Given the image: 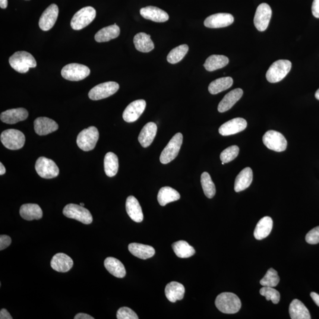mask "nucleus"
<instances>
[{
    "mask_svg": "<svg viewBox=\"0 0 319 319\" xmlns=\"http://www.w3.org/2000/svg\"><path fill=\"white\" fill-rule=\"evenodd\" d=\"M216 307L226 314H235L241 308V302L237 296L232 293H220L215 301Z\"/></svg>",
    "mask_w": 319,
    "mask_h": 319,
    "instance_id": "1",
    "label": "nucleus"
},
{
    "mask_svg": "<svg viewBox=\"0 0 319 319\" xmlns=\"http://www.w3.org/2000/svg\"><path fill=\"white\" fill-rule=\"evenodd\" d=\"M9 64L18 73H26L30 68H36L37 62L32 55L26 51H18L9 58Z\"/></svg>",
    "mask_w": 319,
    "mask_h": 319,
    "instance_id": "2",
    "label": "nucleus"
},
{
    "mask_svg": "<svg viewBox=\"0 0 319 319\" xmlns=\"http://www.w3.org/2000/svg\"><path fill=\"white\" fill-rule=\"evenodd\" d=\"M292 62L288 60H279L271 65L267 72L266 78L270 83L282 81L292 69Z\"/></svg>",
    "mask_w": 319,
    "mask_h": 319,
    "instance_id": "3",
    "label": "nucleus"
},
{
    "mask_svg": "<svg viewBox=\"0 0 319 319\" xmlns=\"http://www.w3.org/2000/svg\"><path fill=\"white\" fill-rule=\"evenodd\" d=\"M99 139V132L94 126L84 129L77 137V144L81 150L85 151L93 150L96 146Z\"/></svg>",
    "mask_w": 319,
    "mask_h": 319,
    "instance_id": "4",
    "label": "nucleus"
},
{
    "mask_svg": "<svg viewBox=\"0 0 319 319\" xmlns=\"http://www.w3.org/2000/svg\"><path fill=\"white\" fill-rule=\"evenodd\" d=\"M26 138L23 132L17 129H9L1 134V141L8 149L16 150L24 146Z\"/></svg>",
    "mask_w": 319,
    "mask_h": 319,
    "instance_id": "5",
    "label": "nucleus"
},
{
    "mask_svg": "<svg viewBox=\"0 0 319 319\" xmlns=\"http://www.w3.org/2000/svg\"><path fill=\"white\" fill-rule=\"evenodd\" d=\"M96 17V9L93 7H85L79 10L72 17L71 26L75 30H80L86 27Z\"/></svg>",
    "mask_w": 319,
    "mask_h": 319,
    "instance_id": "6",
    "label": "nucleus"
},
{
    "mask_svg": "<svg viewBox=\"0 0 319 319\" xmlns=\"http://www.w3.org/2000/svg\"><path fill=\"white\" fill-rule=\"evenodd\" d=\"M182 143L183 135L181 133L179 132L174 135L161 154L160 162L166 164L175 159L178 155Z\"/></svg>",
    "mask_w": 319,
    "mask_h": 319,
    "instance_id": "7",
    "label": "nucleus"
},
{
    "mask_svg": "<svg viewBox=\"0 0 319 319\" xmlns=\"http://www.w3.org/2000/svg\"><path fill=\"white\" fill-rule=\"evenodd\" d=\"M90 72V68L87 66L79 64H70L63 68L61 75L66 80L80 81L88 77Z\"/></svg>",
    "mask_w": 319,
    "mask_h": 319,
    "instance_id": "8",
    "label": "nucleus"
},
{
    "mask_svg": "<svg viewBox=\"0 0 319 319\" xmlns=\"http://www.w3.org/2000/svg\"><path fill=\"white\" fill-rule=\"evenodd\" d=\"M63 213L69 218L77 220L87 225L93 221V217L90 212L81 205L68 204L64 208Z\"/></svg>",
    "mask_w": 319,
    "mask_h": 319,
    "instance_id": "9",
    "label": "nucleus"
},
{
    "mask_svg": "<svg viewBox=\"0 0 319 319\" xmlns=\"http://www.w3.org/2000/svg\"><path fill=\"white\" fill-rule=\"evenodd\" d=\"M35 169L38 175L43 179L55 178L59 174V169L56 163L45 157H40L37 160Z\"/></svg>",
    "mask_w": 319,
    "mask_h": 319,
    "instance_id": "10",
    "label": "nucleus"
},
{
    "mask_svg": "<svg viewBox=\"0 0 319 319\" xmlns=\"http://www.w3.org/2000/svg\"><path fill=\"white\" fill-rule=\"evenodd\" d=\"M119 84L115 82L100 84L91 89L88 94L91 100L97 101L106 99L115 94L119 90Z\"/></svg>",
    "mask_w": 319,
    "mask_h": 319,
    "instance_id": "11",
    "label": "nucleus"
},
{
    "mask_svg": "<svg viewBox=\"0 0 319 319\" xmlns=\"http://www.w3.org/2000/svg\"><path fill=\"white\" fill-rule=\"evenodd\" d=\"M265 146L271 150L282 152L285 151L287 141L284 135L280 132L270 130L266 132L263 138Z\"/></svg>",
    "mask_w": 319,
    "mask_h": 319,
    "instance_id": "12",
    "label": "nucleus"
},
{
    "mask_svg": "<svg viewBox=\"0 0 319 319\" xmlns=\"http://www.w3.org/2000/svg\"><path fill=\"white\" fill-rule=\"evenodd\" d=\"M272 10L270 6L267 3H262L256 10L254 18V23L258 31H264L266 30L269 25Z\"/></svg>",
    "mask_w": 319,
    "mask_h": 319,
    "instance_id": "13",
    "label": "nucleus"
},
{
    "mask_svg": "<svg viewBox=\"0 0 319 319\" xmlns=\"http://www.w3.org/2000/svg\"><path fill=\"white\" fill-rule=\"evenodd\" d=\"M146 102L143 100L133 101L127 106L123 112L122 117L127 122L136 121L146 109Z\"/></svg>",
    "mask_w": 319,
    "mask_h": 319,
    "instance_id": "14",
    "label": "nucleus"
},
{
    "mask_svg": "<svg viewBox=\"0 0 319 319\" xmlns=\"http://www.w3.org/2000/svg\"><path fill=\"white\" fill-rule=\"evenodd\" d=\"M59 15L58 5L52 4L43 12L40 18L39 25L41 30L49 31L54 26Z\"/></svg>",
    "mask_w": 319,
    "mask_h": 319,
    "instance_id": "15",
    "label": "nucleus"
},
{
    "mask_svg": "<svg viewBox=\"0 0 319 319\" xmlns=\"http://www.w3.org/2000/svg\"><path fill=\"white\" fill-rule=\"evenodd\" d=\"M234 21L232 14L217 13L208 17L204 21L205 26L211 28H222L230 26Z\"/></svg>",
    "mask_w": 319,
    "mask_h": 319,
    "instance_id": "16",
    "label": "nucleus"
},
{
    "mask_svg": "<svg viewBox=\"0 0 319 319\" xmlns=\"http://www.w3.org/2000/svg\"><path fill=\"white\" fill-rule=\"evenodd\" d=\"M247 126V122L242 118H233L224 123L219 128V132L223 136H228L244 131Z\"/></svg>",
    "mask_w": 319,
    "mask_h": 319,
    "instance_id": "17",
    "label": "nucleus"
},
{
    "mask_svg": "<svg viewBox=\"0 0 319 319\" xmlns=\"http://www.w3.org/2000/svg\"><path fill=\"white\" fill-rule=\"evenodd\" d=\"M28 116V112L26 109L18 108L11 109L2 112L0 116L3 122L8 124H14L20 121H24Z\"/></svg>",
    "mask_w": 319,
    "mask_h": 319,
    "instance_id": "18",
    "label": "nucleus"
},
{
    "mask_svg": "<svg viewBox=\"0 0 319 319\" xmlns=\"http://www.w3.org/2000/svg\"><path fill=\"white\" fill-rule=\"evenodd\" d=\"M141 16L147 20H150L157 23H163L169 20V15L163 9L154 7V6H148V7L142 8L140 9Z\"/></svg>",
    "mask_w": 319,
    "mask_h": 319,
    "instance_id": "19",
    "label": "nucleus"
},
{
    "mask_svg": "<svg viewBox=\"0 0 319 319\" xmlns=\"http://www.w3.org/2000/svg\"><path fill=\"white\" fill-rule=\"evenodd\" d=\"M50 265L53 269L58 272L66 273L73 267L74 261L68 255L58 253L53 256Z\"/></svg>",
    "mask_w": 319,
    "mask_h": 319,
    "instance_id": "20",
    "label": "nucleus"
},
{
    "mask_svg": "<svg viewBox=\"0 0 319 319\" xmlns=\"http://www.w3.org/2000/svg\"><path fill=\"white\" fill-rule=\"evenodd\" d=\"M34 130L39 135H46L58 130L59 125L53 119L47 117H39L34 122Z\"/></svg>",
    "mask_w": 319,
    "mask_h": 319,
    "instance_id": "21",
    "label": "nucleus"
},
{
    "mask_svg": "<svg viewBox=\"0 0 319 319\" xmlns=\"http://www.w3.org/2000/svg\"><path fill=\"white\" fill-rule=\"evenodd\" d=\"M243 96V91L241 88H236L227 94L219 104L217 110L219 112H225L229 110Z\"/></svg>",
    "mask_w": 319,
    "mask_h": 319,
    "instance_id": "22",
    "label": "nucleus"
},
{
    "mask_svg": "<svg viewBox=\"0 0 319 319\" xmlns=\"http://www.w3.org/2000/svg\"><path fill=\"white\" fill-rule=\"evenodd\" d=\"M157 131V125L154 122H150L144 125L138 136V141L142 147L146 148L150 146L156 137Z\"/></svg>",
    "mask_w": 319,
    "mask_h": 319,
    "instance_id": "23",
    "label": "nucleus"
},
{
    "mask_svg": "<svg viewBox=\"0 0 319 319\" xmlns=\"http://www.w3.org/2000/svg\"><path fill=\"white\" fill-rule=\"evenodd\" d=\"M126 211L128 216L135 222H141L144 218L143 211L136 198L132 196L128 197L126 201Z\"/></svg>",
    "mask_w": 319,
    "mask_h": 319,
    "instance_id": "24",
    "label": "nucleus"
},
{
    "mask_svg": "<svg viewBox=\"0 0 319 319\" xmlns=\"http://www.w3.org/2000/svg\"><path fill=\"white\" fill-rule=\"evenodd\" d=\"M128 250L135 257L147 260L153 257L155 254V249L150 245L131 243L128 245Z\"/></svg>",
    "mask_w": 319,
    "mask_h": 319,
    "instance_id": "25",
    "label": "nucleus"
},
{
    "mask_svg": "<svg viewBox=\"0 0 319 319\" xmlns=\"http://www.w3.org/2000/svg\"><path fill=\"white\" fill-rule=\"evenodd\" d=\"M185 287L178 282H172L167 284L165 288V295L170 302L175 303L184 298Z\"/></svg>",
    "mask_w": 319,
    "mask_h": 319,
    "instance_id": "26",
    "label": "nucleus"
},
{
    "mask_svg": "<svg viewBox=\"0 0 319 319\" xmlns=\"http://www.w3.org/2000/svg\"><path fill=\"white\" fill-rule=\"evenodd\" d=\"M252 179H253V173L250 167H246L243 169L236 178L235 191L239 192L245 190L251 185Z\"/></svg>",
    "mask_w": 319,
    "mask_h": 319,
    "instance_id": "27",
    "label": "nucleus"
},
{
    "mask_svg": "<svg viewBox=\"0 0 319 319\" xmlns=\"http://www.w3.org/2000/svg\"><path fill=\"white\" fill-rule=\"evenodd\" d=\"M273 226V221L271 217L265 216L259 221L256 226L254 235L256 239L262 240L267 238L270 234Z\"/></svg>",
    "mask_w": 319,
    "mask_h": 319,
    "instance_id": "28",
    "label": "nucleus"
},
{
    "mask_svg": "<svg viewBox=\"0 0 319 319\" xmlns=\"http://www.w3.org/2000/svg\"><path fill=\"white\" fill-rule=\"evenodd\" d=\"M290 318L292 319H311L310 313L307 308L299 300L295 299L289 307Z\"/></svg>",
    "mask_w": 319,
    "mask_h": 319,
    "instance_id": "29",
    "label": "nucleus"
},
{
    "mask_svg": "<svg viewBox=\"0 0 319 319\" xmlns=\"http://www.w3.org/2000/svg\"><path fill=\"white\" fill-rule=\"evenodd\" d=\"M21 217L26 220L40 219L43 216V212L39 205L27 204L22 205L20 210Z\"/></svg>",
    "mask_w": 319,
    "mask_h": 319,
    "instance_id": "30",
    "label": "nucleus"
},
{
    "mask_svg": "<svg viewBox=\"0 0 319 319\" xmlns=\"http://www.w3.org/2000/svg\"><path fill=\"white\" fill-rule=\"evenodd\" d=\"M119 34L120 28L117 25L114 24L98 31L95 36V39L99 43L109 42V40L118 37Z\"/></svg>",
    "mask_w": 319,
    "mask_h": 319,
    "instance_id": "31",
    "label": "nucleus"
},
{
    "mask_svg": "<svg viewBox=\"0 0 319 319\" xmlns=\"http://www.w3.org/2000/svg\"><path fill=\"white\" fill-rule=\"evenodd\" d=\"M104 265L110 274L119 279L124 278L126 275L124 265L118 259L108 257L104 261Z\"/></svg>",
    "mask_w": 319,
    "mask_h": 319,
    "instance_id": "32",
    "label": "nucleus"
},
{
    "mask_svg": "<svg viewBox=\"0 0 319 319\" xmlns=\"http://www.w3.org/2000/svg\"><path fill=\"white\" fill-rule=\"evenodd\" d=\"M135 48L139 52L148 53L154 49V45L149 34L139 33L134 37Z\"/></svg>",
    "mask_w": 319,
    "mask_h": 319,
    "instance_id": "33",
    "label": "nucleus"
},
{
    "mask_svg": "<svg viewBox=\"0 0 319 319\" xmlns=\"http://www.w3.org/2000/svg\"><path fill=\"white\" fill-rule=\"evenodd\" d=\"M181 198L179 193L172 188L163 187L160 189L157 196V200L161 206L164 207L170 202L178 201Z\"/></svg>",
    "mask_w": 319,
    "mask_h": 319,
    "instance_id": "34",
    "label": "nucleus"
},
{
    "mask_svg": "<svg viewBox=\"0 0 319 319\" xmlns=\"http://www.w3.org/2000/svg\"><path fill=\"white\" fill-rule=\"evenodd\" d=\"M228 63L229 59L226 56L213 55L206 60L204 66L208 71L213 72L225 67Z\"/></svg>",
    "mask_w": 319,
    "mask_h": 319,
    "instance_id": "35",
    "label": "nucleus"
},
{
    "mask_svg": "<svg viewBox=\"0 0 319 319\" xmlns=\"http://www.w3.org/2000/svg\"><path fill=\"white\" fill-rule=\"evenodd\" d=\"M119 167L118 157L112 152L106 154L104 158V170L106 176H114L118 172Z\"/></svg>",
    "mask_w": 319,
    "mask_h": 319,
    "instance_id": "36",
    "label": "nucleus"
},
{
    "mask_svg": "<svg viewBox=\"0 0 319 319\" xmlns=\"http://www.w3.org/2000/svg\"><path fill=\"white\" fill-rule=\"evenodd\" d=\"M232 78H220L212 82L208 87V90L211 94L215 95L229 89L232 87Z\"/></svg>",
    "mask_w": 319,
    "mask_h": 319,
    "instance_id": "37",
    "label": "nucleus"
},
{
    "mask_svg": "<svg viewBox=\"0 0 319 319\" xmlns=\"http://www.w3.org/2000/svg\"><path fill=\"white\" fill-rule=\"evenodd\" d=\"M172 248L176 255L179 258H187L195 254L194 248L185 241H179L173 243Z\"/></svg>",
    "mask_w": 319,
    "mask_h": 319,
    "instance_id": "38",
    "label": "nucleus"
},
{
    "mask_svg": "<svg viewBox=\"0 0 319 319\" xmlns=\"http://www.w3.org/2000/svg\"><path fill=\"white\" fill-rule=\"evenodd\" d=\"M188 51L189 47L187 45H182L176 47L172 49L167 55V62L171 64H176L184 58Z\"/></svg>",
    "mask_w": 319,
    "mask_h": 319,
    "instance_id": "39",
    "label": "nucleus"
},
{
    "mask_svg": "<svg viewBox=\"0 0 319 319\" xmlns=\"http://www.w3.org/2000/svg\"><path fill=\"white\" fill-rule=\"evenodd\" d=\"M201 182L205 196L208 198H213L216 194V188L210 174L207 172L202 173Z\"/></svg>",
    "mask_w": 319,
    "mask_h": 319,
    "instance_id": "40",
    "label": "nucleus"
},
{
    "mask_svg": "<svg viewBox=\"0 0 319 319\" xmlns=\"http://www.w3.org/2000/svg\"><path fill=\"white\" fill-rule=\"evenodd\" d=\"M280 282V277L274 268L268 270L265 276L260 281L261 286L275 287Z\"/></svg>",
    "mask_w": 319,
    "mask_h": 319,
    "instance_id": "41",
    "label": "nucleus"
},
{
    "mask_svg": "<svg viewBox=\"0 0 319 319\" xmlns=\"http://www.w3.org/2000/svg\"><path fill=\"white\" fill-rule=\"evenodd\" d=\"M260 295L265 297L267 301H272L274 304H278L280 300V293L274 287L263 286L260 291Z\"/></svg>",
    "mask_w": 319,
    "mask_h": 319,
    "instance_id": "42",
    "label": "nucleus"
},
{
    "mask_svg": "<svg viewBox=\"0 0 319 319\" xmlns=\"http://www.w3.org/2000/svg\"><path fill=\"white\" fill-rule=\"evenodd\" d=\"M239 148L237 146H232L224 150L220 155L222 162L228 163L234 160L238 156Z\"/></svg>",
    "mask_w": 319,
    "mask_h": 319,
    "instance_id": "43",
    "label": "nucleus"
},
{
    "mask_svg": "<svg viewBox=\"0 0 319 319\" xmlns=\"http://www.w3.org/2000/svg\"><path fill=\"white\" fill-rule=\"evenodd\" d=\"M118 319H138V317L135 312L130 308L123 307L120 308L116 314Z\"/></svg>",
    "mask_w": 319,
    "mask_h": 319,
    "instance_id": "44",
    "label": "nucleus"
},
{
    "mask_svg": "<svg viewBox=\"0 0 319 319\" xmlns=\"http://www.w3.org/2000/svg\"><path fill=\"white\" fill-rule=\"evenodd\" d=\"M306 241L309 244H317L319 243V226L309 231L306 236Z\"/></svg>",
    "mask_w": 319,
    "mask_h": 319,
    "instance_id": "45",
    "label": "nucleus"
},
{
    "mask_svg": "<svg viewBox=\"0 0 319 319\" xmlns=\"http://www.w3.org/2000/svg\"><path fill=\"white\" fill-rule=\"evenodd\" d=\"M11 244V239L8 235L0 236V250L7 248Z\"/></svg>",
    "mask_w": 319,
    "mask_h": 319,
    "instance_id": "46",
    "label": "nucleus"
},
{
    "mask_svg": "<svg viewBox=\"0 0 319 319\" xmlns=\"http://www.w3.org/2000/svg\"><path fill=\"white\" fill-rule=\"evenodd\" d=\"M312 11L313 15L319 18V0H314L312 6Z\"/></svg>",
    "mask_w": 319,
    "mask_h": 319,
    "instance_id": "47",
    "label": "nucleus"
},
{
    "mask_svg": "<svg viewBox=\"0 0 319 319\" xmlns=\"http://www.w3.org/2000/svg\"><path fill=\"white\" fill-rule=\"evenodd\" d=\"M0 319H12V318L6 309H2L1 312H0Z\"/></svg>",
    "mask_w": 319,
    "mask_h": 319,
    "instance_id": "48",
    "label": "nucleus"
},
{
    "mask_svg": "<svg viewBox=\"0 0 319 319\" xmlns=\"http://www.w3.org/2000/svg\"><path fill=\"white\" fill-rule=\"evenodd\" d=\"M75 319H94L91 316L85 314H78L75 316Z\"/></svg>",
    "mask_w": 319,
    "mask_h": 319,
    "instance_id": "49",
    "label": "nucleus"
},
{
    "mask_svg": "<svg viewBox=\"0 0 319 319\" xmlns=\"http://www.w3.org/2000/svg\"><path fill=\"white\" fill-rule=\"evenodd\" d=\"M311 298L313 299V301L317 304L319 307V295L317 293L312 292L311 293Z\"/></svg>",
    "mask_w": 319,
    "mask_h": 319,
    "instance_id": "50",
    "label": "nucleus"
},
{
    "mask_svg": "<svg viewBox=\"0 0 319 319\" xmlns=\"http://www.w3.org/2000/svg\"><path fill=\"white\" fill-rule=\"evenodd\" d=\"M8 1L7 0H0V7L1 8L5 9L7 7Z\"/></svg>",
    "mask_w": 319,
    "mask_h": 319,
    "instance_id": "51",
    "label": "nucleus"
},
{
    "mask_svg": "<svg viewBox=\"0 0 319 319\" xmlns=\"http://www.w3.org/2000/svg\"><path fill=\"white\" fill-rule=\"evenodd\" d=\"M5 172L6 170L5 167L3 165L2 163H0V175H4Z\"/></svg>",
    "mask_w": 319,
    "mask_h": 319,
    "instance_id": "52",
    "label": "nucleus"
},
{
    "mask_svg": "<svg viewBox=\"0 0 319 319\" xmlns=\"http://www.w3.org/2000/svg\"><path fill=\"white\" fill-rule=\"evenodd\" d=\"M315 97L316 99L319 100V89L317 92H316Z\"/></svg>",
    "mask_w": 319,
    "mask_h": 319,
    "instance_id": "53",
    "label": "nucleus"
},
{
    "mask_svg": "<svg viewBox=\"0 0 319 319\" xmlns=\"http://www.w3.org/2000/svg\"><path fill=\"white\" fill-rule=\"evenodd\" d=\"M80 205H81V206H82V207H84V205H84V204H83V203H81Z\"/></svg>",
    "mask_w": 319,
    "mask_h": 319,
    "instance_id": "54",
    "label": "nucleus"
}]
</instances>
